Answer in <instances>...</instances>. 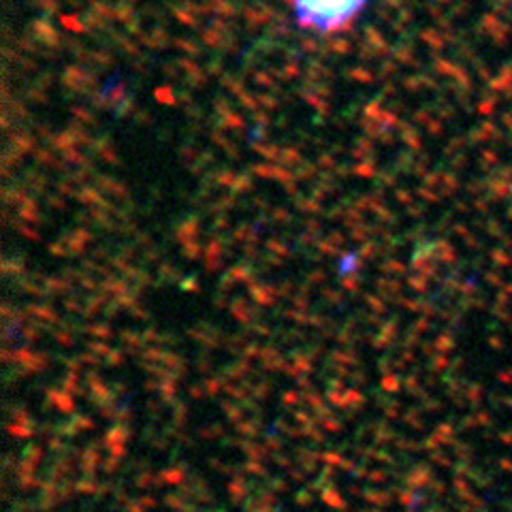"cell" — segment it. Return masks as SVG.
Segmentation results:
<instances>
[{"label": "cell", "mask_w": 512, "mask_h": 512, "mask_svg": "<svg viewBox=\"0 0 512 512\" xmlns=\"http://www.w3.org/2000/svg\"><path fill=\"white\" fill-rule=\"evenodd\" d=\"M370 0H293L295 20L301 28L333 35L355 22Z\"/></svg>", "instance_id": "6da1fadb"}]
</instances>
